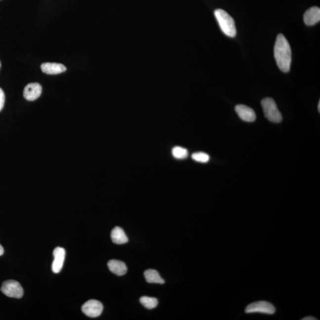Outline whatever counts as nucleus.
Wrapping results in <instances>:
<instances>
[{"label":"nucleus","mask_w":320,"mask_h":320,"mask_svg":"<svg viewBox=\"0 0 320 320\" xmlns=\"http://www.w3.org/2000/svg\"><path fill=\"white\" fill-rule=\"evenodd\" d=\"M5 103V94L4 91L0 88V111L3 109Z\"/></svg>","instance_id":"nucleus-18"},{"label":"nucleus","mask_w":320,"mask_h":320,"mask_svg":"<svg viewBox=\"0 0 320 320\" xmlns=\"http://www.w3.org/2000/svg\"><path fill=\"white\" fill-rule=\"evenodd\" d=\"M108 268L112 273L118 276H123L127 272V267L123 262L118 260H110L108 263Z\"/></svg>","instance_id":"nucleus-12"},{"label":"nucleus","mask_w":320,"mask_h":320,"mask_svg":"<svg viewBox=\"0 0 320 320\" xmlns=\"http://www.w3.org/2000/svg\"><path fill=\"white\" fill-rule=\"evenodd\" d=\"M262 106L265 117L274 123H280L282 120V116L279 111L277 104L272 98H265L262 101Z\"/></svg>","instance_id":"nucleus-3"},{"label":"nucleus","mask_w":320,"mask_h":320,"mask_svg":"<svg viewBox=\"0 0 320 320\" xmlns=\"http://www.w3.org/2000/svg\"><path fill=\"white\" fill-rule=\"evenodd\" d=\"M41 70L42 72L50 75H55L65 72L67 70L66 67L63 64L58 63H52V62H46L41 65Z\"/></svg>","instance_id":"nucleus-11"},{"label":"nucleus","mask_w":320,"mask_h":320,"mask_svg":"<svg viewBox=\"0 0 320 320\" xmlns=\"http://www.w3.org/2000/svg\"><path fill=\"white\" fill-rule=\"evenodd\" d=\"M274 56L280 69L289 72L292 61L291 49L288 41L282 34L278 35L274 47Z\"/></svg>","instance_id":"nucleus-1"},{"label":"nucleus","mask_w":320,"mask_h":320,"mask_svg":"<svg viewBox=\"0 0 320 320\" xmlns=\"http://www.w3.org/2000/svg\"><path fill=\"white\" fill-rule=\"evenodd\" d=\"M0 67H1V62H0Z\"/></svg>","instance_id":"nucleus-22"},{"label":"nucleus","mask_w":320,"mask_h":320,"mask_svg":"<svg viewBox=\"0 0 320 320\" xmlns=\"http://www.w3.org/2000/svg\"><path fill=\"white\" fill-rule=\"evenodd\" d=\"M245 313H262L265 314H274L276 312V308L274 305L269 302L261 301L253 302L249 304L245 309Z\"/></svg>","instance_id":"nucleus-5"},{"label":"nucleus","mask_w":320,"mask_h":320,"mask_svg":"<svg viewBox=\"0 0 320 320\" xmlns=\"http://www.w3.org/2000/svg\"><path fill=\"white\" fill-rule=\"evenodd\" d=\"M302 320H316L317 319H316L315 317L309 316V317H305V318L302 319Z\"/></svg>","instance_id":"nucleus-19"},{"label":"nucleus","mask_w":320,"mask_h":320,"mask_svg":"<svg viewBox=\"0 0 320 320\" xmlns=\"http://www.w3.org/2000/svg\"><path fill=\"white\" fill-rule=\"evenodd\" d=\"M318 109L319 112H320V102L319 103Z\"/></svg>","instance_id":"nucleus-21"},{"label":"nucleus","mask_w":320,"mask_h":320,"mask_svg":"<svg viewBox=\"0 0 320 320\" xmlns=\"http://www.w3.org/2000/svg\"><path fill=\"white\" fill-rule=\"evenodd\" d=\"M235 109L237 114L242 120L247 121V122H252L256 120V115L255 114V112L249 107L239 105L236 106Z\"/></svg>","instance_id":"nucleus-9"},{"label":"nucleus","mask_w":320,"mask_h":320,"mask_svg":"<svg viewBox=\"0 0 320 320\" xmlns=\"http://www.w3.org/2000/svg\"><path fill=\"white\" fill-rule=\"evenodd\" d=\"M54 260L52 263V270L55 274L60 272L63 267L65 257V249L60 247H56L53 252Z\"/></svg>","instance_id":"nucleus-8"},{"label":"nucleus","mask_w":320,"mask_h":320,"mask_svg":"<svg viewBox=\"0 0 320 320\" xmlns=\"http://www.w3.org/2000/svg\"><path fill=\"white\" fill-rule=\"evenodd\" d=\"M172 155L175 159L183 160L188 157V151L185 148L182 147H174L171 151Z\"/></svg>","instance_id":"nucleus-15"},{"label":"nucleus","mask_w":320,"mask_h":320,"mask_svg":"<svg viewBox=\"0 0 320 320\" xmlns=\"http://www.w3.org/2000/svg\"><path fill=\"white\" fill-rule=\"evenodd\" d=\"M81 310L85 315L91 318H96L102 313L103 306L100 301L91 299L83 304Z\"/></svg>","instance_id":"nucleus-6"},{"label":"nucleus","mask_w":320,"mask_h":320,"mask_svg":"<svg viewBox=\"0 0 320 320\" xmlns=\"http://www.w3.org/2000/svg\"><path fill=\"white\" fill-rule=\"evenodd\" d=\"M141 304L147 309H153L158 305V300L156 298L142 296L140 298Z\"/></svg>","instance_id":"nucleus-16"},{"label":"nucleus","mask_w":320,"mask_h":320,"mask_svg":"<svg viewBox=\"0 0 320 320\" xmlns=\"http://www.w3.org/2000/svg\"><path fill=\"white\" fill-rule=\"evenodd\" d=\"M320 20V9L317 7H313L308 9L304 15V21L305 25L313 26L319 23Z\"/></svg>","instance_id":"nucleus-10"},{"label":"nucleus","mask_w":320,"mask_h":320,"mask_svg":"<svg viewBox=\"0 0 320 320\" xmlns=\"http://www.w3.org/2000/svg\"><path fill=\"white\" fill-rule=\"evenodd\" d=\"M112 241L117 244H123L128 241L125 233L121 228L117 227L114 228L111 233Z\"/></svg>","instance_id":"nucleus-13"},{"label":"nucleus","mask_w":320,"mask_h":320,"mask_svg":"<svg viewBox=\"0 0 320 320\" xmlns=\"http://www.w3.org/2000/svg\"><path fill=\"white\" fill-rule=\"evenodd\" d=\"M144 277L147 282L163 284L165 281L160 277L159 272L153 269H148L144 272Z\"/></svg>","instance_id":"nucleus-14"},{"label":"nucleus","mask_w":320,"mask_h":320,"mask_svg":"<svg viewBox=\"0 0 320 320\" xmlns=\"http://www.w3.org/2000/svg\"><path fill=\"white\" fill-rule=\"evenodd\" d=\"M1 292L8 297L21 298L24 293L23 289L18 281L14 280H6L3 282Z\"/></svg>","instance_id":"nucleus-4"},{"label":"nucleus","mask_w":320,"mask_h":320,"mask_svg":"<svg viewBox=\"0 0 320 320\" xmlns=\"http://www.w3.org/2000/svg\"><path fill=\"white\" fill-rule=\"evenodd\" d=\"M4 254V248L2 247V245L0 244V256Z\"/></svg>","instance_id":"nucleus-20"},{"label":"nucleus","mask_w":320,"mask_h":320,"mask_svg":"<svg viewBox=\"0 0 320 320\" xmlns=\"http://www.w3.org/2000/svg\"><path fill=\"white\" fill-rule=\"evenodd\" d=\"M192 158L195 161L206 163L209 161V156L202 152L195 153L192 154Z\"/></svg>","instance_id":"nucleus-17"},{"label":"nucleus","mask_w":320,"mask_h":320,"mask_svg":"<svg viewBox=\"0 0 320 320\" xmlns=\"http://www.w3.org/2000/svg\"><path fill=\"white\" fill-rule=\"evenodd\" d=\"M42 88L38 82L30 83L24 89L23 96L27 100L34 101L40 96Z\"/></svg>","instance_id":"nucleus-7"},{"label":"nucleus","mask_w":320,"mask_h":320,"mask_svg":"<svg viewBox=\"0 0 320 320\" xmlns=\"http://www.w3.org/2000/svg\"><path fill=\"white\" fill-rule=\"evenodd\" d=\"M215 16L222 32L228 37H235L237 30L233 17L222 9H217L214 12Z\"/></svg>","instance_id":"nucleus-2"}]
</instances>
